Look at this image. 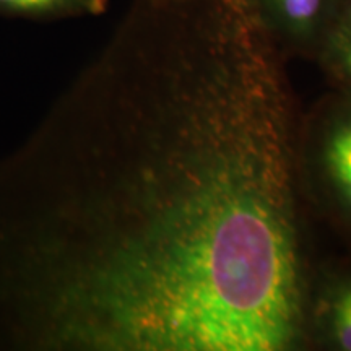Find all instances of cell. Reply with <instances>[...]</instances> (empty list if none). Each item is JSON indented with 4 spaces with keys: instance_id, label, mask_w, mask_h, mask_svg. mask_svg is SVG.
<instances>
[{
    "instance_id": "obj_1",
    "label": "cell",
    "mask_w": 351,
    "mask_h": 351,
    "mask_svg": "<svg viewBox=\"0 0 351 351\" xmlns=\"http://www.w3.org/2000/svg\"><path fill=\"white\" fill-rule=\"evenodd\" d=\"M99 65L103 223L38 289L54 340L306 350L301 114L247 0H134Z\"/></svg>"
},
{
    "instance_id": "obj_2",
    "label": "cell",
    "mask_w": 351,
    "mask_h": 351,
    "mask_svg": "<svg viewBox=\"0 0 351 351\" xmlns=\"http://www.w3.org/2000/svg\"><path fill=\"white\" fill-rule=\"evenodd\" d=\"M296 168L306 207L351 241V93L328 88L301 114Z\"/></svg>"
},
{
    "instance_id": "obj_3",
    "label": "cell",
    "mask_w": 351,
    "mask_h": 351,
    "mask_svg": "<svg viewBox=\"0 0 351 351\" xmlns=\"http://www.w3.org/2000/svg\"><path fill=\"white\" fill-rule=\"evenodd\" d=\"M306 350L351 351V261L311 265L304 298Z\"/></svg>"
},
{
    "instance_id": "obj_4",
    "label": "cell",
    "mask_w": 351,
    "mask_h": 351,
    "mask_svg": "<svg viewBox=\"0 0 351 351\" xmlns=\"http://www.w3.org/2000/svg\"><path fill=\"white\" fill-rule=\"evenodd\" d=\"M254 19L285 59L313 60L345 0H247Z\"/></svg>"
},
{
    "instance_id": "obj_5",
    "label": "cell",
    "mask_w": 351,
    "mask_h": 351,
    "mask_svg": "<svg viewBox=\"0 0 351 351\" xmlns=\"http://www.w3.org/2000/svg\"><path fill=\"white\" fill-rule=\"evenodd\" d=\"M330 90L351 93V0H345L320 39L313 60Z\"/></svg>"
},
{
    "instance_id": "obj_6",
    "label": "cell",
    "mask_w": 351,
    "mask_h": 351,
    "mask_svg": "<svg viewBox=\"0 0 351 351\" xmlns=\"http://www.w3.org/2000/svg\"><path fill=\"white\" fill-rule=\"evenodd\" d=\"M106 0H0V15L33 20L95 15Z\"/></svg>"
}]
</instances>
